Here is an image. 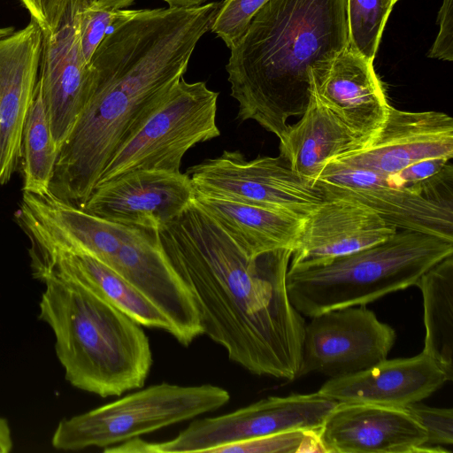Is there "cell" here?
<instances>
[{"instance_id": "6da1fadb", "label": "cell", "mask_w": 453, "mask_h": 453, "mask_svg": "<svg viewBox=\"0 0 453 453\" xmlns=\"http://www.w3.org/2000/svg\"><path fill=\"white\" fill-rule=\"evenodd\" d=\"M157 232L194 297L203 334L253 374L296 379L306 323L287 288L293 250L248 254L195 198Z\"/></svg>"}, {"instance_id": "7a4b0ae2", "label": "cell", "mask_w": 453, "mask_h": 453, "mask_svg": "<svg viewBox=\"0 0 453 453\" xmlns=\"http://www.w3.org/2000/svg\"><path fill=\"white\" fill-rule=\"evenodd\" d=\"M211 20L199 8L132 10L95 50L92 95L58 150L50 196L81 207L115 152L183 77Z\"/></svg>"}, {"instance_id": "3957f363", "label": "cell", "mask_w": 453, "mask_h": 453, "mask_svg": "<svg viewBox=\"0 0 453 453\" xmlns=\"http://www.w3.org/2000/svg\"><path fill=\"white\" fill-rule=\"evenodd\" d=\"M349 47L346 0H268L230 48L226 70L237 119L279 139L317 81Z\"/></svg>"}, {"instance_id": "277c9868", "label": "cell", "mask_w": 453, "mask_h": 453, "mask_svg": "<svg viewBox=\"0 0 453 453\" xmlns=\"http://www.w3.org/2000/svg\"><path fill=\"white\" fill-rule=\"evenodd\" d=\"M38 280L45 285L39 318L53 331L66 380L104 398L142 388L153 357L141 325L75 282Z\"/></svg>"}, {"instance_id": "5b68a950", "label": "cell", "mask_w": 453, "mask_h": 453, "mask_svg": "<svg viewBox=\"0 0 453 453\" xmlns=\"http://www.w3.org/2000/svg\"><path fill=\"white\" fill-rule=\"evenodd\" d=\"M450 255L451 242L418 232L396 230L386 241L326 264L289 266V300L302 315L308 317L365 305L415 286L427 270Z\"/></svg>"}, {"instance_id": "8992f818", "label": "cell", "mask_w": 453, "mask_h": 453, "mask_svg": "<svg viewBox=\"0 0 453 453\" xmlns=\"http://www.w3.org/2000/svg\"><path fill=\"white\" fill-rule=\"evenodd\" d=\"M225 388L203 384L151 385L87 412L62 419L52 436L60 450L106 449L216 411L228 403Z\"/></svg>"}, {"instance_id": "52a82bcc", "label": "cell", "mask_w": 453, "mask_h": 453, "mask_svg": "<svg viewBox=\"0 0 453 453\" xmlns=\"http://www.w3.org/2000/svg\"><path fill=\"white\" fill-rule=\"evenodd\" d=\"M218 97L219 92L208 88L204 81L189 83L180 78L115 152L96 185L139 170L180 173L189 149L220 134Z\"/></svg>"}, {"instance_id": "ba28073f", "label": "cell", "mask_w": 453, "mask_h": 453, "mask_svg": "<svg viewBox=\"0 0 453 453\" xmlns=\"http://www.w3.org/2000/svg\"><path fill=\"white\" fill-rule=\"evenodd\" d=\"M338 402L312 394L269 396L234 411L197 418L174 438L157 442L131 439L124 453H213L219 447L292 430H319Z\"/></svg>"}, {"instance_id": "9c48e42d", "label": "cell", "mask_w": 453, "mask_h": 453, "mask_svg": "<svg viewBox=\"0 0 453 453\" xmlns=\"http://www.w3.org/2000/svg\"><path fill=\"white\" fill-rule=\"evenodd\" d=\"M195 195L234 201L305 219L325 199L320 190L277 157L247 160L238 150H224L186 172Z\"/></svg>"}, {"instance_id": "30bf717a", "label": "cell", "mask_w": 453, "mask_h": 453, "mask_svg": "<svg viewBox=\"0 0 453 453\" xmlns=\"http://www.w3.org/2000/svg\"><path fill=\"white\" fill-rule=\"evenodd\" d=\"M305 325L297 378L319 372L330 378L353 374L387 359L395 329L365 305L332 310Z\"/></svg>"}, {"instance_id": "8fae6325", "label": "cell", "mask_w": 453, "mask_h": 453, "mask_svg": "<svg viewBox=\"0 0 453 453\" xmlns=\"http://www.w3.org/2000/svg\"><path fill=\"white\" fill-rule=\"evenodd\" d=\"M324 199H346L376 212L396 230L453 242V204L398 186L384 174L328 162L314 184Z\"/></svg>"}, {"instance_id": "7c38bea8", "label": "cell", "mask_w": 453, "mask_h": 453, "mask_svg": "<svg viewBox=\"0 0 453 453\" xmlns=\"http://www.w3.org/2000/svg\"><path fill=\"white\" fill-rule=\"evenodd\" d=\"M84 2L65 0L55 31H42L38 82L58 150L96 82V72L85 61L80 43L79 13Z\"/></svg>"}, {"instance_id": "4fadbf2b", "label": "cell", "mask_w": 453, "mask_h": 453, "mask_svg": "<svg viewBox=\"0 0 453 453\" xmlns=\"http://www.w3.org/2000/svg\"><path fill=\"white\" fill-rule=\"evenodd\" d=\"M441 157H453L452 118L390 105L385 121L365 145L329 162L392 175L418 161Z\"/></svg>"}, {"instance_id": "5bb4252c", "label": "cell", "mask_w": 453, "mask_h": 453, "mask_svg": "<svg viewBox=\"0 0 453 453\" xmlns=\"http://www.w3.org/2000/svg\"><path fill=\"white\" fill-rule=\"evenodd\" d=\"M194 198L187 173L139 170L96 185L80 208L112 222L158 230Z\"/></svg>"}, {"instance_id": "9a60e30c", "label": "cell", "mask_w": 453, "mask_h": 453, "mask_svg": "<svg viewBox=\"0 0 453 453\" xmlns=\"http://www.w3.org/2000/svg\"><path fill=\"white\" fill-rule=\"evenodd\" d=\"M43 34L31 19L0 39V186L8 183L22 158V134L34 97Z\"/></svg>"}, {"instance_id": "2e32d148", "label": "cell", "mask_w": 453, "mask_h": 453, "mask_svg": "<svg viewBox=\"0 0 453 453\" xmlns=\"http://www.w3.org/2000/svg\"><path fill=\"white\" fill-rule=\"evenodd\" d=\"M319 437L327 453L433 452L424 427L403 408L338 403Z\"/></svg>"}, {"instance_id": "e0dca14e", "label": "cell", "mask_w": 453, "mask_h": 453, "mask_svg": "<svg viewBox=\"0 0 453 453\" xmlns=\"http://www.w3.org/2000/svg\"><path fill=\"white\" fill-rule=\"evenodd\" d=\"M395 232L358 203L325 199L304 219L289 266L326 264L386 241Z\"/></svg>"}, {"instance_id": "ac0fdd59", "label": "cell", "mask_w": 453, "mask_h": 453, "mask_svg": "<svg viewBox=\"0 0 453 453\" xmlns=\"http://www.w3.org/2000/svg\"><path fill=\"white\" fill-rule=\"evenodd\" d=\"M452 379L429 356L385 359L347 376L330 378L319 389L338 403L403 408L419 403Z\"/></svg>"}, {"instance_id": "d6986e66", "label": "cell", "mask_w": 453, "mask_h": 453, "mask_svg": "<svg viewBox=\"0 0 453 453\" xmlns=\"http://www.w3.org/2000/svg\"><path fill=\"white\" fill-rule=\"evenodd\" d=\"M35 278L54 275L85 288L139 325L162 329L173 327L162 311L142 292L98 259L79 252L40 250L29 248Z\"/></svg>"}, {"instance_id": "ffe728a7", "label": "cell", "mask_w": 453, "mask_h": 453, "mask_svg": "<svg viewBox=\"0 0 453 453\" xmlns=\"http://www.w3.org/2000/svg\"><path fill=\"white\" fill-rule=\"evenodd\" d=\"M311 85L326 105L368 141L387 118L390 104L373 62L349 47Z\"/></svg>"}, {"instance_id": "44dd1931", "label": "cell", "mask_w": 453, "mask_h": 453, "mask_svg": "<svg viewBox=\"0 0 453 453\" xmlns=\"http://www.w3.org/2000/svg\"><path fill=\"white\" fill-rule=\"evenodd\" d=\"M301 116L279 139V155L312 185L329 161L368 142L320 100L312 85L309 104Z\"/></svg>"}, {"instance_id": "7402d4cb", "label": "cell", "mask_w": 453, "mask_h": 453, "mask_svg": "<svg viewBox=\"0 0 453 453\" xmlns=\"http://www.w3.org/2000/svg\"><path fill=\"white\" fill-rule=\"evenodd\" d=\"M196 203L248 254L294 249L303 219L243 203L195 195Z\"/></svg>"}, {"instance_id": "603a6c76", "label": "cell", "mask_w": 453, "mask_h": 453, "mask_svg": "<svg viewBox=\"0 0 453 453\" xmlns=\"http://www.w3.org/2000/svg\"><path fill=\"white\" fill-rule=\"evenodd\" d=\"M421 291L426 336L423 353L453 379V255L417 281Z\"/></svg>"}, {"instance_id": "cb8c5ba5", "label": "cell", "mask_w": 453, "mask_h": 453, "mask_svg": "<svg viewBox=\"0 0 453 453\" xmlns=\"http://www.w3.org/2000/svg\"><path fill=\"white\" fill-rule=\"evenodd\" d=\"M58 156L37 80L22 134L23 192L49 196Z\"/></svg>"}, {"instance_id": "d4e9b609", "label": "cell", "mask_w": 453, "mask_h": 453, "mask_svg": "<svg viewBox=\"0 0 453 453\" xmlns=\"http://www.w3.org/2000/svg\"><path fill=\"white\" fill-rule=\"evenodd\" d=\"M393 6L391 0H346L349 47L373 62Z\"/></svg>"}, {"instance_id": "484cf974", "label": "cell", "mask_w": 453, "mask_h": 453, "mask_svg": "<svg viewBox=\"0 0 453 453\" xmlns=\"http://www.w3.org/2000/svg\"><path fill=\"white\" fill-rule=\"evenodd\" d=\"M324 452L319 430H292L219 447L213 453Z\"/></svg>"}, {"instance_id": "4316f807", "label": "cell", "mask_w": 453, "mask_h": 453, "mask_svg": "<svg viewBox=\"0 0 453 453\" xmlns=\"http://www.w3.org/2000/svg\"><path fill=\"white\" fill-rule=\"evenodd\" d=\"M128 11L105 8L98 0H85L79 13V35L81 52L88 65L111 27L124 18Z\"/></svg>"}, {"instance_id": "83f0119b", "label": "cell", "mask_w": 453, "mask_h": 453, "mask_svg": "<svg viewBox=\"0 0 453 453\" xmlns=\"http://www.w3.org/2000/svg\"><path fill=\"white\" fill-rule=\"evenodd\" d=\"M268 0H224L210 30L230 49L246 32L257 12Z\"/></svg>"}, {"instance_id": "f1b7e54d", "label": "cell", "mask_w": 453, "mask_h": 453, "mask_svg": "<svg viewBox=\"0 0 453 453\" xmlns=\"http://www.w3.org/2000/svg\"><path fill=\"white\" fill-rule=\"evenodd\" d=\"M404 409L426 430L427 447L443 448L453 444L452 408H435L415 403Z\"/></svg>"}, {"instance_id": "f546056e", "label": "cell", "mask_w": 453, "mask_h": 453, "mask_svg": "<svg viewBox=\"0 0 453 453\" xmlns=\"http://www.w3.org/2000/svg\"><path fill=\"white\" fill-rule=\"evenodd\" d=\"M450 161L444 157L426 159L387 176L396 185L420 194L421 187L444 171L451 164Z\"/></svg>"}, {"instance_id": "4dcf8cb0", "label": "cell", "mask_w": 453, "mask_h": 453, "mask_svg": "<svg viewBox=\"0 0 453 453\" xmlns=\"http://www.w3.org/2000/svg\"><path fill=\"white\" fill-rule=\"evenodd\" d=\"M453 0H443L438 13L440 30L428 57L442 60L453 59Z\"/></svg>"}, {"instance_id": "1f68e13d", "label": "cell", "mask_w": 453, "mask_h": 453, "mask_svg": "<svg viewBox=\"0 0 453 453\" xmlns=\"http://www.w3.org/2000/svg\"><path fill=\"white\" fill-rule=\"evenodd\" d=\"M42 31L53 33L59 22L65 0H19Z\"/></svg>"}, {"instance_id": "d6a6232c", "label": "cell", "mask_w": 453, "mask_h": 453, "mask_svg": "<svg viewBox=\"0 0 453 453\" xmlns=\"http://www.w3.org/2000/svg\"><path fill=\"white\" fill-rule=\"evenodd\" d=\"M13 446L11 429L6 419L0 417V453H8Z\"/></svg>"}, {"instance_id": "836d02e7", "label": "cell", "mask_w": 453, "mask_h": 453, "mask_svg": "<svg viewBox=\"0 0 453 453\" xmlns=\"http://www.w3.org/2000/svg\"><path fill=\"white\" fill-rule=\"evenodd\" d=\"M169 8H192L202 5L206 0H163Z\"/></svg>"}, {"instance_id": "e575fe53", "label": "cell", "mask_w": 453, "mask_h": 453, "mask_svg": "<svg viewBox=\"0 0 453 453\" xmlns=\"http://www.w3.org/2000/svg\"><path fill=\"white\" fill-rule=\"evenodd\" d=\"M99 3L105 8L118 10L123 9L133 4L134 0H98Z\"/></svg>"}, {"instance_id": "d590c367", "label": "cell", "mask_w": 453, "mask_h": 453, "mask_svg": "<svg viewBox=\"0 0 453 453\" xmlns=\"http://www.w3.org/2000/svg\"><path fill=\"white\" fill-rule=\"evenodd\" d=\"M15 32L13 27H0V39L11 35Z\"/></svg>"}, {"instance_id": "8d00e7d4", "label": "cell", "mask_w": 453, "mask_h": 453, "mask_svg": "<svg viewBox=\"0 0 453 453\" xmlns=\"http://www.w3.org/2000/svg\"><path fill=\"white\" fill-rule=\"evenodd\" d=\"M399 0H391L392 4H395L396 2H398Z\"/></svg>"}]
</instances>
